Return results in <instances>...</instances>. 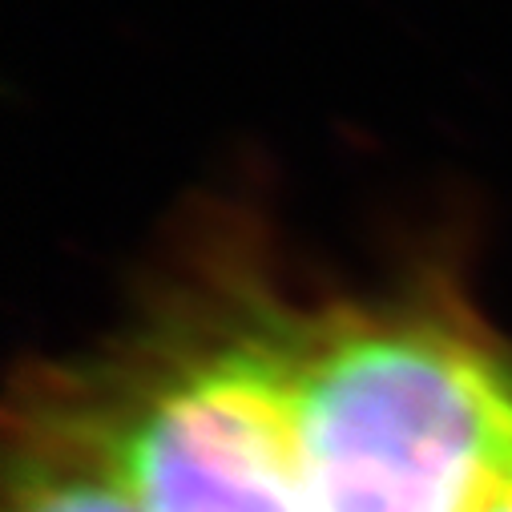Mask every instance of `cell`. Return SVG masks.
Instances as JSON below:
<instances>
[{"label": "cell", "mask_w": 512, "mask_h": 512, "mask_svg": "<svg viewBox=\"0 0 512 512\" xmlns=\"http://www.w3.org/2000/svg\"><path fill=\"white\" fill-rule=\"evenodd\" d=\"M476 512H512V464L492 480V488L484 492Z\"/></svg>", "instance_id": "obj_3"}, {"label": "cell", "mask_w": 512, "mask_h": 512, "mask_svg": "<svg viewBox=\"0 0 512 512\" xmlns=\"http://www.w3.org/2000/svg\"><path fill=\"white\" fill-rule=\"evenodd\" d=\"M287 351L315 512H476L512 464V351L452 275L343 299L287 283Z\"/></svg>", "instance_id": "obj_1"}, {"label": "cell", "mask_w": 512, "mask_h": 512, "mask_svg": "<svg viewBox=\"0 0 512 512\" xmlns=\"http://www.w3.org/2000/svg\"><path fill=\"white\" fill-rule=\"evenodd\" d=\"M9 512H142L85 436L37 400Z\"/></svg>", "instance_id": "obj_2"}]
</instances>
